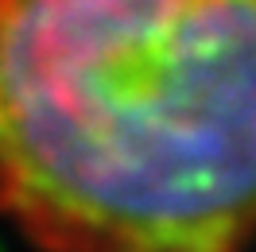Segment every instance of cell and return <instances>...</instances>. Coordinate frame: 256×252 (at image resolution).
<instances>
[{
  "mask_svg": "<svg viewBox=\"0 0 256 252\" xmlns=\"http://www.w3.org/2000/svg\"><path fill=\"white\" fill-rule=\"evenodd\" d=\"M0 225L256 252V0H0Z\"/></svg>",
  "mask_w": 256,
  "mask_h": 252,
  "instance_id": "6da1fadb",
  "label": "cell"
}]
</instances>
